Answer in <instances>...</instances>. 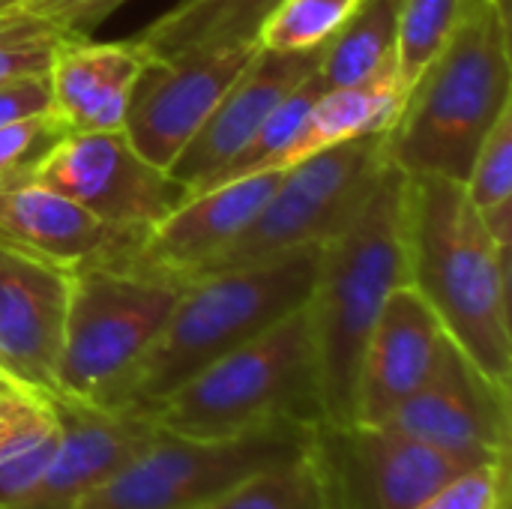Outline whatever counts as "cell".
Returning a JSON list of instances; mask_svg holds the SVG:
<instances>
[{
    "label": "cell",
    "mask_w": 512,
    "mask_h": 509,
    "mask_svg": "<svg viewBox=\"0 0 512 509\" xmlns=\"http://www.w3.org/2000/svg\"><path fill=\"white\" fill-rule=\"evenodd\" d=\"M9 384H15V381H12V378H9V375H6V372L0 369V390H6Z\"/></svg>",
    "instance_id": "obj_36"
},
{
    "label": "cell",
    "mask_w": 512,
    "mask_h": 509,
    "mask_svg": "<svg viewBox=\"0 0 512 509\" xmlns=\"http://www.w3.org/2000/svg\"><path fill=\"white\" fill-rule=\"evenodd\" d=\"M399 6L402 0H363L333 33L315 69L327 90L357 84L396 57Z\"/></svg>",
    "instance_id": "obj_23"
},
{
    "label": "cell",
    "mask_w": 512,
    "mask_h": 509,
    "mask_svg": "<svg viewBox=\"0 0 512 509\" xmlns=\"http://www.w3.org/2000/svg\"><path fill=\"white\" fill-rule=\"evenodd\" d=\"M387 165V132L342 141L294 162L249 228L204 276L330 243L366 207Z\"/></svg>",
    "instance_id": "obj_7"
},
{
    "label": "cell",
    "mask_w": 512,
    "mask_h": 509,
    "mask_svg": "<svg viewBox=\"0 0 512 509\" xmlns=\"http://www.w3.org/2000/svg\"><path fill=\"white\" fill-rule=\"evenodd\" d=\"M363 0H279L258 30L267 51H309L333 39Z\"/></svg>",
    "instance_id": "obj_26"
},
{
    "label": "cell",
    "mask_w": 512,
    "mask_h": 509,
    "mask_svg": "<svg viewBox=\"0 0 512 509\" xmlns=\"http://www.w3.org/2000/svg\"><path fill=\"white\" fill-rule=\"evenodd\" d=\"M66 135L69 129L51 108L0 126V186L33 180L39 165Z\"/></svg>",
    "instance_id": "obj_29"
},
{
    "label": "cell",
    "mask_w": 512,
    "mask_h": 509,
    "mask_svg": "<svg viewBox=\"0 0 512 509\" xmlns=\"http://www.w3.org/2000/svg\"><path fill=\"white\" fill-rule=\"evenodd\" d=\"M48 108H51L48 75H30V78L0 84V126H6L18 117L48 111Z\"/></svg>",
    "instance_id": "obj_33"
},
{
    "label": "cell",
    "mask_w": 512,
    "mask_h": 509,
    "mask_svg": "<svg viewBox=\"0 0 512 509\" xmlns=\"http://www.w3.org/2000/svg\"><path fill=\"white\" fill-rule=\"evenodd\" d=\"M147 51L132 39H63L48 66L51 111L69 132H120L129 90Z\"/></svg>",
    "instance_id": "obj_19"
},
{
    "label": "cell",
    "mask_w": 512,
    "mask_h": 509,
    "mask_svg": "<svg viewBox=\"0 0 512 509\" xmlns=\"http://www.w3.org/2000/svg\"><path fill=\"white\" fill-rule=\"evenodd\" d=\"M512 498V456L474 465L441 489H435L417 509H501Z\"/></svg>",
    "instance_id": "obj_31"
},
{
    "label": "cell",
    "mask_w": 512,
    "mask_h": 509,
    "mask_svg": "<svg viewBox=\"0 0 512 509\" xmlns=\"http://www.w3.org/2000/svg\"><path fill=\"white\" fill-rule=\"evenodd\" d=\"M327 87L321 84L318 72H312L300 87H294L276 108L273 114L255 129V135L243 144V150L225 162L216 174H210L198 189H192L189 195L195 192H204V189H213L219 183H228V180H240V177H252V174H261V171H282V159H285V150L297 132V126L303 123L309 105L324 93Z\"/></svg>",
    "instance_id": "obj_24"
},
{
    "label": "cell",
    "mask_w": 512,
    "mask_h": 509,
    "mask_svg": "<svg viewBox=\"0 0 512 509\" xmlns=\"http://www.w3.org/2000/svg\"><path fill=\"white\" fill-rule=\"evenodd\" d=\"M405 99H408V90L396 72V57L357 84L324 90L309 105L303 123L297 126L285 150L282 171L342 141H354V138L375 135V132H390L405 108Z\"/></svg>",
    "instance_id": "obj_20"
},
{
    "label": "cell",
    "mask_w": 512,
    "mask_h": 509,
    "mask_svg": "<svg viewBox=\"0 0 512 509\" xmlns=\"http://www.w3.org/2000/svg\"><path fill=\"white\" fill-rule=\"evenodd\" d=\"M255 51L258 42H234L147 54L132 81L123 120L132 147L147 162L168 171Z\"/></svg>",
    "instance_id": "obj_10"
},
{
    "label": "cell",
    "mask_w": 512,
    "mask_h": 509,
    "mask_svg": "<svg viewBox=\"0 0 512 509\" xmlns=\"http://www.w3.org/2000/svg\"><path fill=\"white\" fill-rule=\"evenodd\" d=\"M276 3L279 0H180L132 36V42L147 54L258 42V30Z\"/></svg>",
    "instance_id": "obj_22"
},
{
    "label": "cell",
    "mask_w": 512,
    "mask_h": 509,
    "mask_svg": "<svg viewBox=\"0 0 512 509\" xmlns=\"http://www.w3.org/2000/svg\"><path fill=\"white\" fill-rule=\"evenodd\" d=\"M123 3L126 0H24L18 9L42 15L45 21H51L57 30H63L72 39H87Z\"/></svg>",
    "instance_id": "obj_32"
},
{
    "label": "cell",
    "mask_w": 512,
    "mask_h": 509,
    "mask_svg": "<svg viewBox=\"0 0 512 509\" xmlns=\"http://www.w3.org/2000/svg\"><path fill=\"white\" fill-rule=\"evenodd\" d=\"M501 509H512V498H510V501H507V504H504V507H501Z\"/></svg>",
    "instance_id": "obj_37"
},
{
    "label": "cell",
    "mask_w": 512,
    "mask_h": 509,
    "mask_svg": "<svg viewBox=\"0 0 512 509\" xmlns=\"http://www.w3.org/2000/svg\"><path fill=\"white\" fill-rule=\"evenodd\" d=\"M402 285H411L408 174L390 162L354 222L324 243L306 303L324 423H357V381L366 342L387 297Z\"/></svg>",
    "instance_id": "obj_2"
},
{
    "label": "cell",
    "mask_w": 512,
    "mask_h": 509,
    "mask_svg": "<svg viewBox=\"0 0 512 509\" xmlns=\"http://www.w3.org/2000/svg\"><path fill=\"white\" fill-rule=\"evenodd\" d=\"M24 0H0V12H9V9H18Z\"/></svg>",
    "instance_id": "obj_35"
},
{
    "label": "cell",
    "mask_w": 512,
    "mask_h": 509,
    "mask_svg": "<svg viewBox=\"0 0 512 509\" xmlns=\"http://www.w3.org/2000/svg\"><path fill=\"white\" fill-rule=\"evenodd\" d=\"M453 342L414 285L396 288L366 342L357 381V423L390 420L444 366Z\"/></svg>",
    "instance_id": "obj_16"
},
{
    "label": "cell",
    "mask_w": 512,
    "mask_h": 509,
    "mask_svg": "<svg viewBox=\"0 0 512 509\" xmlns=\"http://www.w3.org/2000/svg\"><path fill=\"white\" fill-rule=\"evenodd\" d=\"M486 0H462V18L468 15V12H474L477 6H483Z\"/></svg>",
    "instance_id": "obj_34"
},
{
    "label": "cell",
    "mask_w": 512,
    "mask_h": 509,
    "mask_svg": "<svg viewBox=\"0 0 512 509\" xmlns=\"http://www.w3.org/2000/svg\"><path fill=\"white\" fill-rule=\"evenodd\" d=\"M510 102V0H486L456 24L411 87L387 132V156L405 174L465 183L483 138Z\"/></svg>",
    "instance_id": "obj_3"
},
{
    "label": "cell",
    "mask_w": 512,
    "mask_h": 509,
    "mask_svg": "<svg viewBox=\"0 0 512 509\" xmlns=\"http://www.w3.org/2000/svg\"><path fill=\"white\" fill-rule=\"evenodd\" d=\"M33 180L78 201L105 225L138 237L189 195L171 171L147 162L123 129L69 132Z\"/></svg>",
    "instance_id": "obj_11"
},
{
    "label": "cell",
    "mask_w": 512,
    "mask_h": 509,
    "mask_svg": "<svg viewBox=\"0 0 512 509\" xmlns=\"http://www.w3.org/2000/svg\"><path fill=\"white\" fill-rule=\"evenodd\" d=\"M153 420L186 438H237L282 423H321L318 354L309 309L225 354L153 411Z\"/></svg>",
    "instance_id": "obj_5"
},
{
    "label": "cell",
    "mask_w": 512,
    "mask_h": 509,
    "mask_svg": "<svg viewBox=\"0 0 512 509\" xmlns=\"http://www.w3.org/2000/svg\"><path fill=\"white\" fill-rule=\"evenodd\" d=\"M180 291L123 267L96 264L72 273L54 393L120 408L135 366L156 342Z\"/></svg>",
    "instance_id": "obj_6"
},
{
    "label": "cell",
    "mask_w": 512,
    "mask_h": 509,
    "mask_svg": "<svg viewBox=\"0 0 512 509\" xmlns=\"http://www.w3.org/2000/svg\"><path fill=\"white\" fill-rule=\"evenodd\" d=\"M60 426L48 393L9 384L0 390V509H18L45 474Z\"/></svg>",
    "instance_id": "obj_21"
},
{
    "label": "cell",
    "mask_w": 512,
    "mask_h": 509,
    "mask_svg": "<svg viewBox=\"0 0 512 509\" xmlns=\"http://www.w3.org/2000/svg\"><path fill=\"white\" fill-rule=\"evenodd\" d=\"M279 180L282 171H261L186 195L165 219L147 228L135 249L114 267L162 279L177 288L201 279L249 228Z\"/></svg>",
    "instance_id": "obj_12"
},
{
    "label": "cell",
    "mask_w": 512,
    "mask_h": 509,
    "mask_svg": "<svg viewBox=\"0 0 512 509\" xmlns=\"http://www.w3.org/2000/svg\"><path fill=\"white\" fill-rule=\"evenodd\" d=\"M306 456L324 509H417L447 480L474 468L375 423L333 426L321 420Z\"/></svg>",
    "instance_id": "obj_9"
},
{
    "label": "cell",
    "mask_w": 512,
    "mask_h": 509,
    "mask_svg": "<svg viewBox=\"0 0 512 509\" xmlns=\"http://www.w3.org/2000/svg\"><path fill=\"white\" fill-rule=\"evenodd\" d=\"M315 423H282L237 438H156L78 509H201L258 471L306 456Z\"/></svg>",
    "instance_id": "obj_8"
},
{
    "label": "cell",
    "mask_w": 512,
    "mask_h": 509,
    "mask_svg": "<svg viewBox=\"0 0 512 509\" xmlns=\"http://www.w3.org/2000/svg\"><path fill=\"white\" fill-rule=\"evenodd\" d=\"M72 273L0 243V369L54 393Z\"/></svg>",
    "instance_id": "obj_15"
},
{
    "label": "cell",
    "mask_w": 512,
    "mask_h": 509,
    "mask_svg": "<svg viewBox=\"0 0 512 509\" xmlns=\"http://www.w3.org/2000/svg\"><path fill=\"white\" fill-rule=\"evenodd\" d=\"M201 509H324V501L309 456H300L294 462L252 474Z\"/></svg>",
    "instance_id": "obj_27"
},
{
    "label": "cell",
    "mask_w": 512,
    "mask_h": 509,
    "mask_svg": "<svg viewBox=\"0 0 512 509\" xmlns=\"http://www.w3.org/2000/svg\"><path fill=\"white\" fill-rule=\"evenodd\" d=\"M324 246L222 270L183 285L165 327L135 366L120 408L153 411L189 378L267 333L312 297Z\"/></svg>",
    "instance_id": "obj_4"
},
{
    "label": "cell",
    "mask_w": 512,
    "mask_h": 509,
    "mask_svg": "<svg viewBox=\"0 0 512 509\" xmlns=\"http://www.w3.org/2000/svg\"><path fill=\"white\" fill-rule=\"evenodd\" d=\"M60 438L54 456L18 509H78L111 483L147 444L159 423L138 408H102L63 393H48Z\"/></svg>",
    "instance_id": "obj_14"
},
{
    "label": "cell",
    "mask_w": 512,
    "mask_h": 509,
    "mask_svg": "<svg viewBox=\"0 0 512 509\" xmlns=\"http://www.w3.org/2000/svg\"><path fill=\"white\" fill-rule=\"evenodd\" d=\"M408 267L450 342L512 390L510 246L492 240L465 183L408 174Z\"/></svg>",
    "instance_id": "obj_1"
},
{
    "label": "cell",
    "mask_w": 512,
    "mask_h": 509,
    "mask_svg": "<svg viewBox=\"0 0 512 509\" xmlns=\"http://www.w3.org/2000/svg\"><path fill=\"white\" fill-rule=\"evenodd\" d=\"M465 192L477 210L512 201V102L483 138L465 177Z\"/></svg>",
    "instance_id": "obj_30"
},
{
    "label": "cell",
    "mask_w": 512,
    "mask_h": 509,
    "mask_svg": "<svg viewBox=\"0 0 512 509\" xmlns=\"http://www.w3.org/2000/svg\"><path fill=\"white\" fill-rule=\"evenodd\" d=\"M324 45L309 51H267L258 45L255 57L237 75V81L216 102L195 138L171 162V174L192 192L225 162H231L255 129L273 114V108L300 87L321 63Z\"/></svg>",
    "instance_id": "obj_17"
},
{
    "label": "cell",
    "mask_w": 512,
    "mask_h": 509,
    "mask_svg": "<svg viewBox=\"0 0 512 509\" xmlns=\"http://www.w3.org/2000/svg\"><path fill=\"white\" fill-rule=\"evenodd\" d=\"M375 426H390L468 465L510 459L512 390L486 378L453 345L438 375Z\"/></svg>",
    "instance_id": "obj_13"
},
{
    "label": "cell",
    "mask_w": 512,
    "mask_h": 509,
    "mask_svg": "<svg viewBox=\"0 0 512 509\" xmlns=\"http://www.w3.org/2000/svg\"><path fill=\"white\" fill-rule=\"evenodd\" d=\"M462 21V0H402L396 27V72L411 93L426 66Z\"/></svg>",
    "instance_id": "obj_25"
},
{
    "label": "cell",
    "mask_w": 512,
    "mask_h": 509,
    "mask_svg": "<svg viewBox=\"0 0 512 509\" xmlns=\"http://www.w3.org/2000/svg\"><path fill=\"white\" fill-rule=\"evenodd\" d=\"M141 237L105 225L78 201L36 180L0 186V243L69 273L96 264L114 267Z\"/></svg>",
    "instance_id": "obj_18"
},
{
    "label": "cell",
    "mask_w": 512,
    "mask_h": 509,
    "mask_svg": "<svg viewBox=\"0 0 512 509\" xmlns=\"http://www.w3.org/2000/svg\"><path fill=\"white\" fill-rule=\"evenodd\" d=\"M63 39L69 36L42 15L27 9L0 12V84L48 75L54 51L63 45Z\"/></svg>",
    "instance_id": "obj_28"
}]
</instances>
